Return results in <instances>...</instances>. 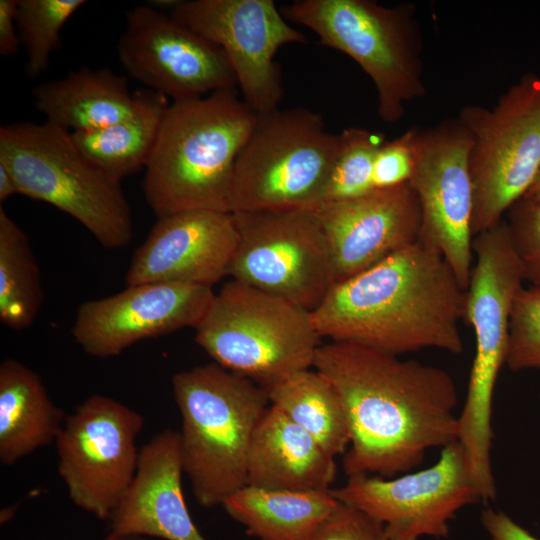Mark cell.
<instances>
[{
  "label": "cell",
  "mask_w": 540,
  "mask_h": 540,
  "mask_svg": "<svg viewBox=\"0 0 540 540\" xmlns=\"http://www.w3.org/2000/svg\"><path fill=\"white\" fill-rule=\"evenodd\" d=\"M313 367L334 386L346 413L348 477L392 478L420 465L428 450L457 441L459 396L446 370L335 341L319 346Z\"/></svg>",
  "instance_id": "6da1fadb"
},
{
  "label": "cell",
  "mask_w": 540,
  "mask_h": 540,
  "mask_svg": "<svg viewBox=\"0 0 540 540\" xmlns=\"http://www.w3.org/2000/svg\"><path fill=\"white\" fill-rule=\"evenodd\" d=\"M465 297L442 254L418 239L335 283L311 313L331 341L398 356L427 348L459 355Z\"/></svg>",
  "instance_id": "7a4b0ae2"
},
{
  "label": "cell",
  "mask_w": 540,
  "mask_h": 540,
  "mask_svg": "<svg viewBox=\"0 0 540 540\" xmlns=\"http://www.w3.org/2000/svg\"><path fill=\"white\" fill-rule=\"evenodd\" d=\"M256 121L236 88L171 102L144 169L143 192L155 215L230 212L235 162Z\"/></svg>",
  "instance_id": "3957f363"
},
{
  "label": "cell",
  "mask_w": 540,
  "mask_h": 540,
  "mask_svg": "<svg viewBox=\"0 0 540 540\" xmlns=\"http://www.w3.org/2000/svg\"><path fill=\"white\" fill-rule=\"evenodd\" d=\"M172 389L184 474L201 506H222L247 485L251 441L270 406L267 391L215 362L176 373Z\"/></svg>",
  "instance_id": "277c9868"
},
{
  "label": "cell",
  "mask_w": 540,
  "mask_h": 540,
  "mask_svg": "<svg viewBox=\"0 0 540 540\" xmlns=\"http://www.w3.org/2000/svg\"><path fill=\"white\" fill-rule=\"evenodd\" d=\"M472 248L476 260L463 320L474 330L476 348L465 402L458 414L457 441L479 496L492 500L497 496L491 465L493 396L500 370L506 365L513 302L524 279L505 220L474 236Z\"/></svg>",
  "instance_id": "5b68a950"
},
{
  "label": "cell",
  "mask_w": 540,
  "mask_h": 540,
  "mask_svg": "<svg viewBox=\"0 0 540 540\" xmlns=\"http://www.w3.org/2000/svg\"><path fill=\"white\" fill-rule=\"evenodd\" d=\"M309 28L323 46L352 58L372 80L379 117L399 121L405 104L425 96L423 37L416 7L374 0H295L280 8Z\"/></svg>",
  "instance_id": "8992f818"
},
{
  "label": "cell",
  "mask_w": 540,
  "mask_h": 540,
  "mask_svg": "<svg viewBox=\"0 0 540 540\" xmlns=\"http://www.w3.org/2000/svg\"><path fill=\"white\" fill-rule=\"evenodd\" d=\"M0 163L14 176L19 194L70 215L103 247L123 248L133 239L131 209L120 181L92 164L71 132L47 121L2 125Z\"/></svg>",
  "instance_id": "52a82bcc"
},
{
  "label": "cell",
  "mask_w": 540,
  "mask_h": 540,
  "mask_svg": "<svg viewBox=\"0 0 540 540\" xmlns=\"http://www.w3.org/2000/svg\"><path fill=\"white\" fill-rule=\"evenodd\" d=\"M321 339L310 310L234 279L195 327L215 363L264 388L313 367Z\"/></svg>",
  "instance_id": "ba28073f"
},
{
  "label": "cell",
  "mask_w": 540,
  "mask_h": 540,
  "mask_svg": "<svg viewBox=\"0 0 540 540\" xmlns=\"http://www.w3.org/2000/svg\"><path fill=\"white\" fill-rule=\"evenodd\" d=\"M340 148V134L306 108L257 114L234 168L230 213L313 210Z\"/></svg>",
  "instance_id": "9c48e42d"
},
{
  "label": "cell",
  "mask_w": 540,
  "mask_h": 540,
  "mask_svg": "<svg viewBox=\"0 0 540 540\" xmlns=\"http://www.w3.org/2000/svg\"><path fill=\"white\" fill-rule=\"evenodd\" d=\"M457 118L472 137L474 237L501 223L540 172V77L526 74L492 108L467 105Z\"/></svg>",
  "instance_id": "30bf717a"
},
{
  "label": "cell",
  "mask_w": 540,
  "mask_h": 540,
  "mask_svg": "<svg viewBox=\"0 0 540 540\" xmlns=\"http://www.w3.org/2000/svg\"><path fill=\"white\" fill-rule=\"evenodd\" d=\"M238 243L228 276L314 310L335 284L331 253L314 210L232 213Z\"/></svg>",
  "instance_id": "8fae6325"
},
{
  "label": "cell",
  "mask_w": 540,
  "mask_h": 540,
  "mask_svg": "<svg viewBox=\"0 0 540 540\" xmlns=\"http://www.w3.org/2000/svg\"><path fill=\"white\" fill-rule=\"evenodd\" d=\"M143 416L93 394L66 415L55 444L57 470L75 506L109 521L136 473Z\"/></svg>",
  "instance_id": "7c38bea8"
},
{
  "label": "cell",
  "mask_w": 540,
  "mask_h": 540,
  "mask_svg": "<svg viewBox=\"0 0 540 540\" xmlns=\"http://www.w3.org/2000/svg\"><path fill=\"white\" fill-rule=\"evenodd\" d=\"M169 14L223 50L256 114L279 108L284 89L275 56L284 45L307 40L273 0H177Z\"/></svg>",
  "instance_id": "4fadbf2b"
},
{
  "label": "cell",
  "mask_w": 540,
  "mask_h": 540,
  "mask_svg": "<svg viewBox=\"0 0 540 540\" xmlns=\"http://www.w3.org/2000/svg\"><path fill=\"white\" fill-rule=\"evenodd\" d=\"M412 130L414 165L408 183L421 208L419 240L442 254L466 291L474 261L472 137L458 118Z\"/></svg>",
  "instance_id": "5bb4252c"
},
{
  "label": "cell",
  "mask_w": 540,
  "mask_h": 540,
  "mask_svg": "<svg viewBox=\"0 0 540 540\" xmlns=\"http://www.w3.org/2000/svg\"><path fill=\"white\" fill-rule=\"evenodd\" d=\"M330 493L383 523L389 540L447 538L457 512L481 501L458 441L426 469L396 478L353 475Z\"/></svg>",
  "instance_id": "9a60e30c"
},
{
  "label": "cell",
  "mask_w": 540,
  "mask_h": 540,
  "mask_svg": "<svg viewBox=\"0 0 540 540\" xmlns=\"http://www.w3.org/2000/svg\"><path fill=\"white\" fill-rule=\"evenodd\" d=\"M118 57L126 72L147 89L173 101L236 88L223 50L151 4L126 12Z\"/></svg>",
  "instance_id": "2e32d148"
},
{
  "label": "cell",
  "mask_w": 540,
  "mask_h": 540,
  "mask_svg": "<svg viewBox=\"0 0 540 540\" xmlns=\"http://www.w3.org/2000/svg\"><path fill=\"white\" fill-rule=\"evenodd\" d=\"M215 292L184 283H144L82 303L72 327L75 342L97 358L118 356L131 345L196 327Z\"/></svg>",
  "instance_id": "e0dca14e"
},
{
  "label": "cell",
  "mask_w": 540,
  "mask_h": 540,
  "mask_svg": "<svg viewBox=\"0 0 540 540\" xmlns=\"http://www.w3.org/2000/svg\"><path fill=\"white\" fill-rule=\"evenodd\" d=\"M237 243L238 231L230 212L190 210L159 217L131 259L126 285L212 287L228 276Z\"/></svg>",
  "instance_id": "ac0fdd59"
},
{
  "label": "cell",
  "mask_w": 540,
  "mask_h": 540,
  "mask_svg": "<svg viewBox=\"0 0 540 540\" xmlns=\"http://www.w3.org/2000/svg\"><path fill=\"white\" fill-rule=\"evenodd\" d=\"M327 237L335 283L346 280L419 239L421 208L409 183L375 188L314 210Z\"/></svg>",
  "instance_id": "d6986e66"
},
{
  "label": "cell",
  "mask_w": 540,
  "mask_h": 540,
  "mask_svg": "<svg viewBox=\"0 0 540 540\" xmlns=\"http://www.w3.org/2000/svg\"><path fill=\"white\" fill-rule=\"evenodd\" d=\"M179 432L165 429L139 452L134 478L109 519L108 537L205 540L185 502Z\"/></svg>",
  "instance_id": "ffe728a7"
},
{
  "label": "cell",
  "mask_w": 540,
  "mask_h": 540,
  "mask_svg": "<svg viewBox=\"0 0 540 540\" xmlns=\"http://www.w3.org/2000/svg\"><path fill=\"white\" fill-rule=\"evenodd\" d=\"M334 458L270 404L251 441L247 485L278 491H330L337 473Z\"/></svg>",
  "instance_id": "44dd1931"
},
{
  "label": "cell",
  "mask_w": 540,
  "mask_h": 540,
  "mask_svg": "<svg viewBox=\"0 0 540 540\" xmlns=\"http://www.w3.org/2000/svg\"><path fill=\"white\" fill-rule=\"evenodd\" d=\"M46 121L69 132L92 131L129 116L138 103L127 79L109 68L82 67L32 90Z\"/></svg>",
  "instance_id": "7402d4cb"
},
{
  "label": "cell",
  "mask_w": 540,
  "mask_h": 540,
  "mask_svg": "<svg viewBox=\"0 0 540 540\" xmlns=\"http://www.w3.org/2000/svg\"><path fill=\"white\" fill-rule=\"evenodd\" d=\"M66 415L51 400L40 376L22 362L0 365V462L11 466L55 442Z\"/></svg>",
  "instance_id": "603a6c76"
},
{
  "label": "cell",
  "mask_w": 540,
  "mask_h": 540,
  "mask_svg": "<svg viewBox=\"0 0 540 540\" xmlns=\"http://www.w3.org/2000/svg\"><path fill=\"white\" fill-rule=\"evenodd\" d=\"M336 502L330 491H278L246 485L222 507L259 540H311Z\"/></svg>",
  "instance_id": "cb8c5ba5"
},
{
  "label": "cell",
  "mask_w": 540,
  "mask_h": 540,
  "mask_svg": "<svg viewBox=\"0 0 540 540\" xmlns=\"http://www.w3.org/2000/svg\"><path fill=\"white\" fill-rule=\"evenodd\" d=\"M136 93L138 103L129 116L97 130L71 132L81 153L117 181L145 169L170 104L166 96L150 89Z\"/></svg>",
  "instance_id": "d4e9b609"
},
{
  "label": "cell",
  "mask_w": 540,
  "mask_h": 540,
  "mask_svg": "<svg viewBox=\"0 0 540 540\" xmlns=\"http://www.w3.org/2000/svg\"><path fill=\"white\" fill-rule=\"evenodd\" d=\"M270 404L305 430L333 457L345 454L350 431L342 401L330 381L305 369L265 388Z\"/></svg>",
  "instance_id": "484cf974"
},
{
  "label": "cell",
  "mask_w": 540,
  "mask_h": 540,
  "mask_svg": "<svg viewBox=\"0 0 540 540\" xmlns=\"http://www.w3.org/2000/svg\"><path fill=\"white\" fill-rule=\"evenodd\" d=\"M43 298L40 272L25 232L0 207V320L14 330L30 327Z\"/></svg>",
  "instance_id": "4316f807"
},
{
  "label": "cell",
  "mask_w": 540,
  "mask_h": 540,
  "mask_svg": "<svg viewBox=\"0 0 540 540\" xmlns=\"http://www.w3.org/2000/svg\"><path fill=\"white\" fill-rule=\"evenodd\" d=\"M382 134L359 127L340 133V148L313 210L355 199L372 191L377 152Z\"/></svg>",
  "instance_id": "83f0119b"
},
{
  "label": "cell",
  "mask_w": 540,
  "mask_h": 540,
  "mask_svg": "<svg viewBox=\"0 0 540 540\" xmlns=\"http://www.w3.org/2000/svg\"><path fill=\"white\" fill-rule=\"evenodd\" d=\"M85 4V0H17L16 25L29 78L47 70L64 25Z\"/></svg>",
  "instance_id": "f1b7e54d"
},
{
  "label": "cell",
  "mask_w": 540,
  "mask_h": 540,
  "mask_svg": "<svg viewBox=\"0 0 540 540\" xmlns=\"http://www.w3.org/2000/svg\"><path fill=\"white\" fill-rule=\"evenodd\" d=\"M506 365L514 372L540 368V289L522 287L514 299Z\"/></svg>",
  "instance_id": "f546056e"
},
{
  "label": "cell",
  "mask_w": 540,
  "mask_h": 540,
  "mask_svg": "<svg viewBox=\"0 0 540 540\" xmlns=\"http://www.w3.org/2000/svg\"><path fill=\"white\" fill-rule=\"evenodd\" d=\"M504 220L524 281L540 289V201L522 197L508 209Z\"/></svg>",
  "instance_id": "4dcf8cb0"
},
{
  "label": "cell",
  "mask_w": 540,
  "mask_h": 540,
  "mask_svg": "<svg viewBox=\"0 0 540 540\" xmlns=\"http://www.w3.org/2000/svg\"><path fill=\"white\" fill-rule=\"evenodd\" d=\"M311 540H389L384 524L365 511L338 501Z\"/></svg>",
  "instance_id": "1f68e13d"
},
{
  "label": "cell",
  "mask_w": 540,
  "mask_h": 540,
  "mask_svg": "<svg viewBox=\"0 0 540 540\" xmlns=\"http://www.w3.org/2000/svg\"><path fill=\"white\" fill-rule=\"evenodd\" d=\"M414 165L413 130L385 141L379 148L373 168L374 188H388L407 183Z\"/></svg>",
  "instance_id": "d6a6232c"
},
{
  "label": "cell",
  "mask_w": 540,
  "mask_h": 540,
  "mask_svg": "<svg viewBox=\"0 0 540 540\" xmlns=\"http://www.w3.org/2000/svg\"><path fill=\"white\" fill-rule=\"evenodd\" d=\"M480 522L490 540H540L502 511L486 508L481 513Z\"/></svg>",
  "instance_id": "836d02e7"
},
{
  "label": "cell",
  "mask_w": 540,
  "mask_h": 540,
  "mask_svg": "<svg viewBox=\"0 0 540 540\" xmlns=\"http://www.w3.org/2000/svg\"><path fill=\"white\" fill-rule=\"evenodd\" d=\"M17 0H0V53L18 52L21 45L16 25Z\"/></svg>",
  "instance_id": "e575fe53"
},
{
  "label": "cell",
  "mask_w": 540,
  "mask_h": 540,
  "mask_svg": "<svg viewBox=\"0 0 540 540\" xmlns=\"http://www.w3.org/2000/svg\"><path fill=\"white\" fill-rule=\"evenodd\" d=\"M15 194H19L16 180L8 168L0 163V201H6Z\"/></svg>",
  "instance_id": "d590c367"
},
{
  "label": "cell",
  "mask_w": 540,
  "mask_h": 540,
  "mask_svg": "<svg viewBox=\"0 0 540 540\" xmlns=\"http://www.w3.org/2000/svg\"><path fill=\"white\" fill-rule=\"evenodd\" d=\"M524 197L534 201H540V172Z\"/></svg>",
  "instance_id": "8d00e7d4"
},
{
  "label": "cell",
  "mask_w": 540,
  "mask_h": 540,
  "mask_svg": "<svg viewBox=\"0 0 540 540\" xmlns=\"http://www.w3.org/2000/svg\"><path fill=\"white\" fill-rule=\"evenodd\" d=\"M104 540H155V539L143 537V536H120V537L106 536Z\"/></svg>",
  "instance_id": "74e56055"
}]
</instances>
